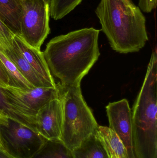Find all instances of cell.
Wrapping results in <instances>:
<instances>
[{"instance_id": "6da1fadb", "label": "cell", "mask_w": 157, "mask_h": 158, "mask_svg": "<svg viewBox=\"0 0 157 158\" xmlns=\"http://www.w3.org/2000/svg\"><path fill=\"white\" fill-rule=\"evenodd\" d=\"M100 30L85 28L52 39L43 52L52 75L65 86L80 84L99 57Z\"/></svg>"}, {"instance_id": "7a4b0ae2", "label": "cell", "mask_w": 157, "mask_h": 158, "mask_svg": "<svg viewBox=\"0 0 157 158\" xmlns=\"http://www.w3.org/2000/svg\"><path fill=\"white\" fill-rule=\"evenodd\" d=\"M95 13L116 52H138L148 41L145 17L132 0H100Z\"/></svg>"}, {"instance_id": "3957f363", "label": "cell", "mask_w": 157, "mask_h": 158, "mask_svg": "<svg viewBox=\"0 0 157 158\" xmlns=\"http://www.w3.org/2000/svg\"><path fill=\"white\" fill-rule=\"evenodd\" d=\"M58 85L63 108L61 141L73 151L87 138L96 134L99 125L83 98L80 84Z\"/></svg>"}, {"instance_id": "277c9868", "label": "cell", "mask_w": 157, "mask_h": 158, "mask_svg": "<svg viewBox=\"0 0 157 158\" xmlns=\"http://www.w3.org/2000/svg\"><path fill=\"white\" fill-rule=\"evenodd\" d=\"M47 139L36 131L8 118L0 124V145L15 158H32Z\"/></svg>"}, {"instance_id": "5b68a950", "label": "cell", "mask_w": 157, "mask_h": 158, "mask_svg": "<svg viewBox=\"0 0 157 158\" xmlns=\"http://www.w3.org/2000/svg\"><path fill=\"white\" fill-rule=\"evenodd\" d=\"M21 38L31 47H41L50 31V5L44 0H22Z\"/></svg>"}, {"instance_id": "8992f818", "label": "cell", "mask_w": 157, "mask_h": 158, "mask_svg": "<svg viewBox=\"0 0 157 158\" xmlns=\"http://www.w3.org/2000/svg\"><path fill=\"white\" fill-rule=\"evenodd\" d=\"M109 127L125 146L129 158H136L134 148L132 111L128 100L109 103L106 107Z\"/></svg>"}, {"instance_id": "52a82bcc", "label": "cell", "mask_w": 157, "mask_h": 158, "mask_svg": "<svg viewBox=\"0 0 157 158\" xmlns=\"http://www.w3.org/2000/svg\"><path fill=\"white\" fill-rule=\"evenodd\" d=\"M63 123V108L60 95L45 104L36 113V131L47 140H61Z\"/></svg>"}, {"instance_id": "ba28073f", "label": "cell", "mask_w": 157, "mask_h": 158, "mask_svg": "<svg viewBox=\"0 0 157 158\" xmlns=\"http://www.w3.org/2000/svg\"><path fill=\"white\" fill-rule=\"evenodd\" d=\"M0 111L8 118L36 131L37 112L13 96L6 88L0 86Z\"/></svg>"}, {"instance_id": "9c48e42d", "label": "cell", "mask_w": 157, "mask_h": 158, "mask_svg": "<svg viewBox=\"0 0 157 158\" xmlns=\"http://www.w3.org/2000/svg\"><path fill=\"white\" fill-rule=\"evenodd\" d=\"M6 88L16 99L36 112L45 104L58 98L60 95L58 84L56 87L19 88L8 86Z\"/></svg>"}, {"instance_id": "30bf717a", "label": "cell", "mask_w": 157, "mask_h": 158, "mask_svg": "<svg viewBox=\"0 0 157 158\" xmlns=\"http://www.w3.org/2000/svg\"><path fill=\"white\" fill-rule=\"evenodd\" d=\"M23 56L41 78L46 87H56L57 84L49 69L43 52L26 43L19 36L13 38Z\"/></svg>"}, {"instance_id": "8fae6325", "label": "cell", "mask_w": 157, "mask_h": 158, "mask_svg": "<svg viewBox=\"0 0 157 158\" xmlns=\"http://www.w3.org/2000/svg\"><path fill=\"white\" fill-rule=\"evenodd\" d=\"M0 47L19 73L33 86L46 87L43 81L25 59L13 39L12 41L9 42L0 38Z\"/></svg>"}, {"instance_id": "7c38bea8", "label": "cell", "mask_w": 157, "mask_h": 158, "mask_svg": "<svg viewBox=\"0 0 157 158\" xmlns=\"http://www.w3.org/2000/svg\"><path fill=\"white\" fill-rule=\"evenodd\" d=\"M23 16L22 0H0V20L14 35L19 37Z\"/></svg>"}, {"instance_id": "4fadbf2b", "label": "cell", "mask_w": 157, "mask_h": 158, "mask_svg": "<svg viewBox=\"0 0 157 158\" xmlns=\"http://www.w3.org/2000/svg\"><path fill=\"white\" fill-rule=\"evenodd\" d=\"M72 151L73 158H109L105 145L97 134L87 138Z\"/></svg>"}, {"instance_id": "5bb4252c", "label": "cell", "mask_w": 157, "mask_h": 158, "mask_svg": "<svg viewBox=\"0 0 157 158\" xmlns=\"http://www.w3.org/2000/svg\"><path fill=\"white\" fill-rule=\"evenodd\" d=\"M97 135L103 142L109 158H129L124 145L110 128L106 126H99Z\"/></svg>"}, {"instance_id": "9a60e30c", "label": "cell", "mask_w": 157, "mask_h": 158, "mask_svg": "<svg viewBox=\"0 0 157 158\" xmlns=\"http://www.w3.org/2000/svg\"><path fill=\"white\" fill-rule=\"evenodd\" d=\"M32 158H73V151L61 140H46Z\"/></svg>"}, {"instance_id": "2e32d148", "label": "cell", "mask_w": 157, "mask_h": 158, "mask_svg": "<svg viewBox=\"0 0 157 158\" xmlns=\"http://www.w3.org/2000/svg\"><path fill=\"white\" fill-rule=\"evenodd\" d=\"M0 60L7 73L9 86L19 88H32L33 86L17 69L0 47Z\"/></svg>"}, {"instance_id": "e0dca14e", "label": "cell", "mask_w": 157, "mask_h": 158, "mask_svg": "<svg viewBox=\"0 0 157 158\" xmlns=\"http://www.w3.org/2000/svg\"><path fill=\"white\" fill-rule=\"evenodd\" d=\"M83 0H51L50 15L55 20L62 19L70 14Z\"/></svg>"}, {"instance_id": "ac0fdd59", "label": "cell", "mask_w": 157, "mask_h": 158, "mask_svg": "<svg viewBox=\"0 0 157 158\" xmlns=\"http://www.w3.org/2000/svg\"><path fill=\"white\" fill-rule=\"evenodd\" d=\"M157 0H139L138 6L144 13H151L157 6Z\"/></svg>"}, {"instance_id": "d6986e66", "label": "cell", "mask_w": 157, "mask_h": 158, "mask_svg": "<svg viewBox=\"0 0 157 158\" xmlns=\"http://www.w3.org/2000/svg\"><path fill=\"white\" fill-rule=\"evenodd\" d=\"M14 35L7 27L0 20V38L12 41Z\"/></svg>"}, {"instance_id": "ffe728a7", "label": "cell", "mask_w": 157, "mask_h": 158, "mask_svg": "<svg viewBox=\"0 0 157 158\" xmlns=\"http://www.w3.org/2000/svg\"><path fill=\"white\" fill-rule=\"evenodd\" d=\"M9 86V79L7 73L0 60V86L7 87Z\"/></svg>"}, {"instance_id": "44dd1931", "label": "cell", "mask_w": 157, "mask_h": 158, "mask_svg": "<svg viewBox=\"0 0 157 158\" xmlns=\"http://www.w3.org/2000/svg\"><path fill=\"white\" fill-rule=\"evenodd\" d=\"M0 158H15L9 155L0 145Z\"/></svg>"}, {"instance_id": "7402d4cb", "label": "cell", "mask_w": 157, "mask_h": 158, "mask_svg": "<svg viewBox=\"0 0 157 158\" xmlns=\"http://www.w3.org/2000/svg\"><path fill=\"white\" fill-rule=\"evenodd\" d=\"M8 118H6L1 111H0V124L5 123L7 122Z\"/></svg>"}, {"instance_id": "603a6c76", "label": "cell", "mask_w": 157, "mask_h": 158, "mask_svg": "<svg viewBox=\"0 0 157 158\" xmlns=\"http://www.w3.org/2000/svg\"><path fill=\"white\" fill-rule=\"evenodd\" d=\"M46 2H47V3L49 4L50 5V4L51 0H44Z\"/></svg>"}]
</instances>
